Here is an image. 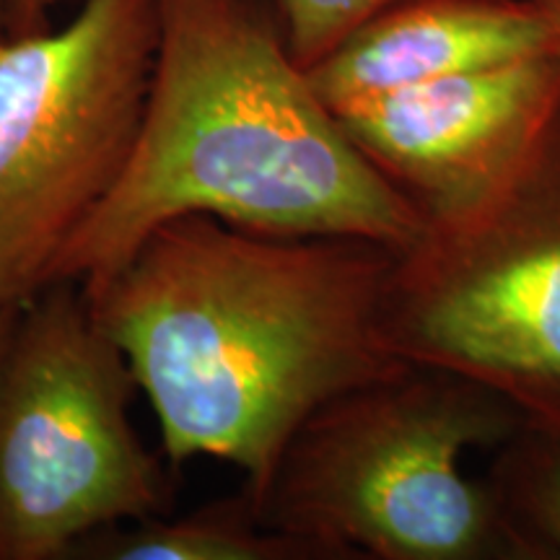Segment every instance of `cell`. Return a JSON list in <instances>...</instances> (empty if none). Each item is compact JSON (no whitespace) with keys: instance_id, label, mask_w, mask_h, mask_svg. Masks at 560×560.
Instances as JSON below:
<instances>
[{"instance_id":"6da1fadb","label":"cell","mask_w":560,"mask_h":560,"mask_svg":"<svg viewBox=\"0 0 560 560\" xmlns=\"http://www.w3.org/2000/svg\"><path fill=\"white\" fill-rule=\"evenodd\" d=\"M395 255L361 236L187 213L81 289L149 397L172 470L229 462L255 503L312 412L408 366L382 330Z\"/></svg>"},{"instance_id":"7a4b0ae2","label":"cell","mask_w":560,"mask_h":560,"mask_svg":"<svg viewBox=\"0 0 560 560\" xmlns=\"http://www.w3.org/2000/svg\"><path fill=\"white\" fill-rule=\"evenodd\" d=\"M187 213L395 249L425 229L423 213L350 143L262 0H159L136 145L60 257L55 283L107 278L149 231Z\"/></svg>"},{"instance_id":"3957f363","label":"cell","mask_w":560,"mask_h":560,"mask_svg":"<svg viewBox=\"0 0 560 560\" xmlns=\"http://www.w3.org/2000/svg\"><path fill=\"white\" fill-rule=\"evenodd\" d=\"M522 423L482 384L408 363L312 412L255 509L327 560H520L488 482L467 478L462 457Z\"/></svg>"},{"instance_id":"277c9868","label":"cell","mask_w":560,"mask_h":560,"mask_svg":"<svg viewBox=\"0 0 560 560\" xmlns=\"http://www.w3.org/2000/svg\"><path fill=\"white\" fill-rule=\"evenodd\" d=\"M136 389L79 283L21 306L0 353V560H68L94 532L170 514L177 472L140 441Z\"/></svg>"},{"instance_id":"5b68a950","label":"cell","mask_w":560,"mask_h":560,"mask_svg":"<svg viewBox=\"0 0 560 560\" xmlns=\"http://www.w3.org/2000/svg\"><path fill=\"white\" fill-rule=\"evenodd\" d=\"M159 0H83L62 26L0 45V306L55 283L60 257L136 145Z\"/></svg>"},{"instance_id":"8992f818","label":"cell","mask_w":560,"mask_h":560,"mask_svg":"<svg viewBox=\"0 0 560 560\" xmlns=\"http://www.w3.org/2000/svg\"><path fill=\"white\" fill-rule=\"evenodd\" d=\"M382 330L395 359L482 384L560 436V115L501 190L397 249Z\"/></svg>"},{"instance_id":"52a82bcc","label":"cell","mask_w":560,"mask_h":560,"mask_svg":"<svg viewBox=\"0 0 560 560\" xmlns=\"http://www.w3.org/2000/svg\"><path fill=\"white\" fill-rule=\"evenodd\" d=\"M350 143L425 221L488 200L560 115L556 55L470 70L332 112Z\"/></svg>"},{"instance_id":"ba28073f","label":"cell","mask_w":560,"mask_h":560,"mask_svg":"<svg viewBox=\"0 0 560 560\" xmlns=\"http://www.w3.org/2000/svg\"><path fill=\"white\" fill-rule=\"evenodd\" d=\"M552 52V30L532 0H397L306 70L338 112L420 83Z\"/></svg>"},{"instance_id":"9c48e42d","label":"cell","mask_w":560,"mask_h":560,"mask_svg":"<svg viewBox=\"0 0 560 560\" xmlns=\"http://www.w3.org/2000/svg\"><path fill=\"white\" fill-rule=\"evenodd\" d=\"M68 560H327L312 542L265 527L247 490L172 516L120 522L83 537Z\"/></svg>"},{"instance_id":"30bf717a","label":"cell","mask_w":560,"mask_h":560,"mask_svg":"<svg viewBox=\"0 0 560 560\" xmlns=\"http://www.w3.org/2000/svg\"><path fill=\"white\" fill-rule=\"evenodd\" d=\"M488 488L520 560H560V436L522 423L495 446Z\"/></svg>"},{"instance_id":"8fae6325","label":"cell","mask_w":560,"mask_h":560,"mask_svg":"<svg viewBox=\"0 0 560 560\" xmlns=\"http://www.w3.org/2000/svg\"><path fill=\"white\" fill-rule=\"evenodd\" d=\"M278 19L293 60L310 70L363 21L397 0H262Z\"/></svg>"},{"instance_id":"7c38bea8","label":"cell","mask_w":560,"mask_h":560,"mask_svg":"<svg viewBox=\"0 0 560 560\" xmlns=\"http://www.w3.org/2000/svg\"><path fill=\"white\" fill-rule=\"evenodd\" d=\"M52 5L55 0H9V37L47 30Z\"/></svg>"},{"instance_id":"4fadbf2b","label":"cell","mask_w":560,"mask_h":560,"mask_svg":"<svg viewBox=\"0 0 560 560\" xmlns=\"http://www.w3.org/2000/svg\"><path fill=\"white\" fill-rule=\"evenodd\" d=\"M552 30V55L560 60V0H532Z\"/></svg>"},{"instance_id":"5bb4252c","label":"cell","mask_w":560,"mask_h":560,"mask_svg":"<svg viewBox=\"0 0 560 560\" xmlns=\"http://www.w3.org/2000/svg\"><path fill=\"white\" fill-rule=\"evenodd\" d=\"M16 306H0V353H3L5 342H9V335L13 330V325H16Z\"/></svg>"},{"instance_id":"9a60e30c","label":"cell","mask_w":560,"mask_h":560,"mask_svg":"<svg viewBox=\"0 0 560 560\" xmlns=\"http://www.w3.org/2000/svg\"><path fill=\"white\" fill-rule=\"evenodd\" d=\"M9 39V0H0V45Z\"/></svg>"}]
</instances>
